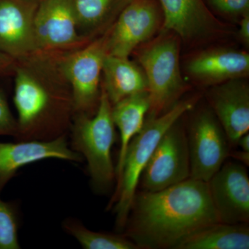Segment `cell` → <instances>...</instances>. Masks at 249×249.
I'll return each mask as SVG.
<instances>
[{
  "label": "cell",
  "mask_w": 249,
  "mask_h": 249,
  "mask_svg": "<svg viewBox=\"0 0 249 249\" xmlns=\"http://www.w3.org/2000/svg\"><path fill=\"white\" fill-rule=\"evenodd\" d=\"M218 222L208 183L188 178L161 191L136 193L124 235L140 249H175Z\"/></svg>",
  "instance_id": "obj_1"
},
{
  "label": "cell",
  "mask_w": 249,
  "mask_h": 249,
  "mask_svg": "<svg viewBox=\"0 0 249 249\" xmlns=\"http://www.w3.org/2000/svg\"><path fill=\"white\" fill-rule=\"evenodd\" d=\"M62 53L37 51L16 60L14 103L17 141H51L68 135L74 115Z\"/></svg>",
  "instance_id": "obj_2"
},
{
  "label": "cell",
  "mask_w": 249,
  "mask_h": 249,
  "mask_svg": "<svg viewBox=\"0 0 249 249\" xmlns=\"http://www.w3.org/2000/svg\"><path fill=\"white\" fill-rule=\"evenodd\" d=\"M196 102L195 99L178 101L163 114L149 116L140 132L129 142L108 206L114 210L119 229L125 226L141 176L160 139L175 122L194 107Z\"/></svg>",
  "instance_id": "obj_3"
},
{
  "label": "cell",
  "mask_w": 249,
  "mask_h": 249,
  "mask_svg": "<svg viewBox=\"0 0 249 249\" xmlns=\"http://www.w3.org/2000/svg\"><path fill=\"white\" fill-rule=\"evenodd\" d=\"M111 106L101 84L97 110L93 116L74 114L69 134L70 147L83 157L93 188L98 192L110 189L116 179L111 149L116 141V126Z\"/></svg>",
  "instance_id": "obj_4"
},
{
  "label": "cell",
  "mask_w": 249,
  "mask_h": 249,
  "mask_svg": "<svg viewBox=\"0 0 249 249\" xmlns=\"http://www.w3.org/2000/svg\"><path fill=\"white\" fill-rule=\"evenodd\" d=\"M179 37L171 31L139 49L137 58L147 80L150 116H159L186 90L179 67Z\"/></svg>",
  "instance_id": "obj_5"
},
{
  "label": "cell",
  "mask_w": 249,
  "mask_h": 249,
  "mask_svg": "<svg viewBox=\"0 0 249 249\" xmlns=\"http://www.w3.org/2000/svg\"><path fill=\"white\" fill-rule=\"evenodd\" d=\"M106 55L104 34L80 48L60 55V65L71 87L74 114L91 116L97 110Z\"/></svg>",
  "instance_id": "obj_6"
},
{
  "label": "cell",
  "mask_w": 249,
  "mask_h": 249,
  "mask_svg": "<svg viewBox=\"0 0 249 249\" xmlns=\"http://www.w3.org/2000/svg\"><path fill=\"white\" fill-rule=\"evenodd\" d=\"M180 119L163 134L142 171L144 191H161L190 178L189 150Z\"/></svg>",
  "instance_id": "obj_7"
},
{
  "label": "cell",
  "mask_w": 249,
  "mask_h": 249,
  "mask_svg": "<svg viewBox=\"0 0 249 249\" xmlns=\"http://www.w3.org/2000/svg\"><path fill=\"white\" fill-rule=\"evenodd\" d=\"M162 18L155 0H132L104 33L107 55L129 58L141 44L155 35Z\"/></svg>",
  "instance_id": "obj_8"
},
{
  "label": "cell",
  "mask_w": 249,
  "mask_h": 249,
  "mask_svg": "<svg viewBox=\"0 0 249 249\" xmlns=\"http://www.w3.org/2000/svg\"><path fill=\"white\" fill-rule=\"evenodd\" d=\"M188 137L190 178L209 182L230 155V144L215 115L202 111L192 122Z\"/></svg>",
  "instance_id": "obj_9"
},
{
  "label": "cell",
  "mask_w": 249,
  "mask_h": 249,
  "mask_svg": "<svg viewBox=\"0 0 249 249\" xmlns=\"http://www.w3.org/2000/svg\"><path fill=\"white\" fill-rule=\"evenodd\" d=\"M34 29L37 51L66 53L90 41L78 33L72 0H42L36 10Z\"/></svg>",
  "instance_id": "obj_10"
},
{
  "label": "cell",
  "mask_w": 249,
  "mask_h": 249,
  "mask_svg": "<svg viewBox=\"0 0 249 249\" xmlns=\"http://www.w3.org/2000/svg\"><path fill=\"white\" fill-rule=\"evenodd\" d=\"M163 29L190 45L212 40L227 32L203 0H158Z\"/></svg>",
  "instance_id": "obj_11"
},
{
  "label": "cell",
  "mask_w": 249,
  "mask_h": 249,
  "mask_svg": "<svg viewBox=\"0 0 249 249\" xmlns=\"http://www.w3.org/2000/svg\"><path fill=\"white\" fill-rule=\"evenodd\" d=\"M208 185L220 222L248 224L249 178L245 166L233 162L223 164Z\"/></svg>",
  "instance_id": "obj_12"
},
{
  "label": "cell",
  "mask_w": 249,
  "mask_h": 249,
  "mask_svg": "<svg viewBox=\"0 0 249 249\" xmlns=\"http://www.w3.org/2000/svg\"><path fill=\"white\" fill-rule=\"evenodd\" d=\"M51 159L77 163L83 160L70 147L67 136L51 141L0 142V193L23 167Z\"/></svg>",
  "instance_id": "obj_13"
},
{
  "label": "cell",
  "mask_w": 249,
  "mask_h": 249,
  "mask_svg": "<svg viewBox=\"0 0 249 249\" xmlns=\"http://www.w3.org/2000/svg\"><path fill=\"white\" fill-rule=\"evenodd\" d=\"M38 2L0 0V51L14 60L37 52L34 21Z\"/></svg>",
  "instance_id": "obj_14"
},
{
  "label": "cell",
  "mask_w": 249,
  "mask_h": 249,
  "mask_svg": "<svg viewBox=\"0 0 249 249\" xmlns=\"http://www.w3.org/2000/svg\"><path fill=\"white\" fill-rule=\"evenodd\" d=\"M242 78L216 85L209 93L214 115L222 126L230 146L249 129V88Z\"/></svg>",
  "instance_id": "obj_15"
},
{
  "label": "cell",
  "mask_w": 249,
  "mask_h": 249,
  "mask_svg": "<svg viewBox=\"0 0 249 249\" xmlns=\"http://www.w3.org/2000/svg\"><path fill=\"white\" fill-rule=\"evenodd\" d=\"M186 67L193 79L201 84L215 85L248 76L249 55L233 49H211L192 58Z\"/></svg>",
  "instance_id": "obj_16"
},
{
  "label": "cell",
  "mask_w": 249,
  "mask_h": 249,
  "mask_svg": "<svg viewBox=\"0 0 249 249\" xmlns=\"http://www.w3.org/2000/svg\"><path fill=\"white\" fill-rule=\"evenodd\" d=\"M102 87L111 106L124 98L147 91L143 71L129 58L106 55L103 61Z\"/></svg>",
  "instance_id": "obj_17"
},
{
  "label": "cell",
  "mask_w": 249,
  "mask_h": 249,
  "mask_svg": "<svg viewBox=\"0 0 249 249\" xmlns=\"http://www.w3.org/2000/svg\"><path fill=\"white\" fill-rule=\"evenodd\" d=\"M150 109L148 93H139L113 105V121L120 134V150L116 167V180L120 176L124 156L129 142L140 132Z\"/></svg>",
  "instance_id": "obj_18"
},
{
  "label": "cell",
  "mask_w": 249,
  "mask_h": 249,
  "mask_svg": "<svg viewBox=\"0 0 249 249\" xmlns=\"http://www.w3.org/2000/svg\"><path fill=\"white\" fill-rule=\"evenodd\" d=\"M175 249H249L248 224H211L188 236Z\"/></svg>",
  "instance_id": "obj_19"
},
{
  "label": "cell",
  "mask_w": 249,
  "mask_h": 249,
  "mask_svg": "<svg viewBox=\"0 0 249 249\" xmlns=\"http://www.w3.org/2000/svg\"><path fill=\"white\" fill-rule=\"evenodd\" d=\"M82 37L92 40L102 35L126 6L124 0H72Z\"/></svg>",
  "instance_id": "obj_20"
},
{
  "label": "cell",
  "mask_w": 249,
  "mask_h": 249,
  "mask_svg": "<svg viewBox=\"0 0 249 249\" xmlns=\"http://www.w3.org/2000/svg\"><path fill=\"white\" fill-rule=\"evenodd\" d=\"M62 229L78 241L85 249H140L126 236L95 232L89 230L79 219L67 218L62 222Z\"/></svg>",
  "instance_id": "obj_21"
},
{
  "label": "cell",
  "mask_w": 249,
  "mask_h": 249,
  "mask_svg": "<svg viewBox=\"0 0 249 249\" xmlns=\"http://www.w3.org/2000/svg\"><path fill=\"white\" fill-rule=\"evenodd\" d=\"M17 203L0 198V249H21Z\"/></svg>",
  "instance_id": "obj_22"
},
{
  "label": "cell",
  "mask_w": 249,
  "mask_h": 249,
  "mask_svg": "<svg viewBox=\"0 0 249 249\" xmlns=\"http://www.w3.org/2000/svg\"><path fill=\"white\" fill-rule=\"evenodd\" d=\"M17 120L10 108L6 91L0 87V136L16 137Z\"/></svg>",
  "instance_id": "obj_23"
},
{
  "label": "cell",
  "mask_w": 249,
  "mask_h": 249,
  "mask_svg": "<svg viewBox=\"0 0 249 249\" xmlns=\"http://www.w3.org/2000/svg\"><path fill=\"white\" fill-rule=\"evenodd\" d=\"M209 1L223 14L242 16L249 13V0H209Z\"/></svg>",
  "instance_id": "obj_24"
},
{
  "label": "cell",
  "mask_w": 249,
  "mask_h": 249,
  "mask_svg": "<svg viewBox=\"0 0 249 249\" xmlns=\"http://www.w3.org/2000/svg\"><path fill=\"white\" fill-rule=\"evenodd\" d=\"M16 60L0 51V79L13 76Z\"/></svg>",
  "instance_id": "obj_25"
},
{
  "label": "cell",
  "mask_w": 249,
  "mask_h": 249,
  "mask_svg": "<svg viewBox=\"0 0 249 249\" xmlns=\"http://www.w3.org/2000/svg\"><path fill=\"white\" fill-rule=\"evenodd\" d=\"M239 36L240 38L246 44H249V13L242 16V19L240 22V29H239Z\"/></svg>",
  "instance_id": "obj_26"
},
{
  "label": "cell",
  "mask_w": 249,
  "mask_h": 249,
  "mask_svg": "<svg viewBox=\"0 0 249 249\" xmlns=\"http://www.w3.org/2000/svg\"><path fill=\"white\" fill-rule=\"evenodd\" d=\"M229 156H231V157H234V159L240 161L241 163H243V164L248 166L249 163V152L244 151V150L235 151L232 152V153L230 152V155Z\"/></svg>",
  "instance_id": "obj_27"
},
{
  "label": "cell",
  "mask_w": 249,
  "mask_h": 249,
  "mask_svg": "<svg viewBox=\"0 0 249 249\" xmlns=\"http://www.w3.org/2000/svg\"><path fill=\"white\" fill-rule=\"evenodd\" d=\"M237 146H240L242 150L249 152V132L244 134L239 139Z\"/></svg>",
  "instance_id": "obj_28"
},
{
  "label": "cell",
  "mask_w": 249,
  "mask_h": 249,
  "mask_svg": "<svg viewBox=\"0 0 249 249\" xmlns=\"http://www.w3.org/2000/svg\"><path fill=\"white\" fill-rule=\"evenodd\" d=\"M131 1H132V0H124V2L125 5H127L128 3L130 2Z\"/></svg>",
  "instance_id": "obj_29"
},
{
  "label": "cell",
  "mask_w": 249,
  "mask_h": 249,
  "mask_svg": "<svg viewBox=\"0 0 249 249\" xmlns=\"http://www.w3.org/2000/svg\"><path fill=\"white\" fill-rule=\"evenodd\" d=\"M33 1H35L36 2H40V1H42V0H33Z\"/></svg>",
  "instance_id": "obj_30"
}]
</instances>
